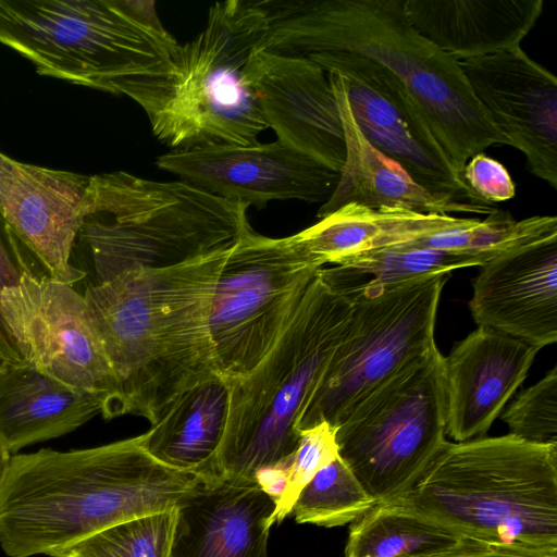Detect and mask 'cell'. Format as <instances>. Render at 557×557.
I'll list each match as a JSON object with an SVG mask.
<instances>
[{"label": "cell", "mask_w": 557, "mask_h": 557, "mask_svg": "<svg viewBox=\"0 0 557 557\" xmlns=\"http://www.w3.org/2000/svg\"><path fill=\"white\" fill-rule=\"evenodd\" d=\"M232 247L125 270L85 290L116 381L114 418L136 414L154 424L181 394L219 373L210 310Z\"/></svg>", "instance_id": "obj_1"}, {"label": "cell", "mask_w": 557, "mask_h": 557, "mask_svg": "<svg viewBox=\"0 0 557 557\" xmlns=\"http://www.w3.org/2000/svg\"><path fill=\"white\" fill-rule=\"evenodd\" d=\"M208 478L162 465L143 434L12 455L0 487V545L9 557H53L116 523L174 509Z\"/></svg>", "instance_id": "obj_2"}, {"label": "cell", "mask_w": 557, "mask_h": 557, "mask_svg": "<svg viewBox=\"0 0 557 557\" xmlns=\"http://www.w3.org/2000/svg\"><path fill=\"white\" fill-rule=\"evenodd\" d=\"M267 28L257 51L307 57L348 52L392 71L422 110L458 171L505 137L494 126L458 62L424 38L405 0H259Z\"/></svg>", "instance_id": "obj_3"}, {"label": "cell", "mask_w": 557, "mask_h": 557, "mask_svg": "<svg viewBox=\"0 0 557 557\" xmlns=\"http://www.w3.org/2000/svg\"><path fill=\"white\" fill-rule=\"evenodd\" d=\"M265 28L259 0L216 2L193 40L107 91L139 104L152 134L173 151L253 145L268 126L243 71Z\"/></svg>", "instance_id": "obj_4"}, {"label": "cell", "mask_w": 557, "mask_h": 557, "mask_svg": "<svg viewBox=\"0 0 557 557\" xmlns=\"http://www.w3.org/2000/svg\"><path fill=\"white\" fill-rule=\"evenodd\" d=\"M354 297L355 286L318 271L269 354L246 376L228 381L220 478L257 482L262 470L289 466L300 418L348 327Z\"/></svg>", "instance_id": "obj_5"}, {"label": "cell", "mask_w": 557, "mask_h": 557, "mask_svg": "<svg viewBox=\"0 0 557 557\" xmlns=\"http://www.w3.org/2000/svg\"><path fill=\"white\" fill-rule=\"evenodd\" d=\"M400 498L462 536L557 546V444L447 441Z\"/></svg>", "instance_id": "obj_6"}, {"label": "cell", "mask_w": 557, "mask_h": 557, "mask_svg": "<svg viewBox=\"0 0 557 557\" xmlns=\"http://www.w3.org/2000/svg\"><path fill=\"white\" fill-rule=\"evenodd\" d=\"M248 208L184 181H151L122 171L92 175L76 240L88 248L102 281L231 248L251 230Z\"/></svg>", "instance_id": "obj_7"}, {"label": "cell", "mask_w": 557, "mask_h": 557, "mask_svg": "<svg viewBox=\"0 0 557 557\" xmlns=\"http://www.w3.org/2000/svg\"><path fill=\"white\" fill-rule=\"evenodd\" d=\"M0 44L40 75L103 91L178 46L154 1L124 0H0Z\"/></svg>", "instance_id": "obj_8"}, {"label": "cell", "mask_w": 557, "mask_h": 557, "mask_svg": "<svg viewBox=\"0 0 557 557\" xmlns=\"http://www.w3.org/2000/svg\"><path fill=\"white\" fill-rule=\"evenodd\" d=\"M444 356L434 346L359 399L336 426L338 456L376 504L406 495L445 438Z\"/></svg>", "instance_id": "obj_9"}, {"label": "cell", "mask_w": 557, "mask_h": 557, "mask_svg": "<svg viewBox=\"0 0 557 557\" xmlns=\"http://www.w3.org/2000/svg\"><path fill=\"white\" fill-rule=\"evenodd\" d=\"M450 273L399 283L357 282L348 327L298 424L337 426L380 383L435 344L437 307Z\"/></svg>", "instance_id": "obj_10"}, {"label": "cell", "mask_w": 557, "mask_h": 557, "mask_svg": "<svg viewBox=\"0 0 557 557\" xmlns=\"http://www.w3.org/2000/svg\"><path fill=\"white\" fill-rule=\"evenodd\" d=\"M318 271L292 236L271 238L251 228L236 242L210 310V334L223 377L242 379L262 361Z\"/></svg>", "instance_id": "obj_11"}, {"label": "cell", "mask_w": 557, "mask_h": 557, "mask_svg": "<svg viewBox=\"0 0 557 557\" xmlns=\"http://www.w3.org/2000/svg\"><path fill=\"white\" fill-rule=\"evenodd\" d=\"M307 57L327 74L337 76L362 135L416 183L436 196L485 205L466 184L419 104L392 71L355 53Z\"/></svg>", "instance_id": "obj_12"}, {"label": "cell", "mask_w": 557, "mask_h": 557, "mask_svg": "<svg viewBox=\"0 0 557 557\" xmlns=\"http://www.w3.org/2000/svg\"><path fill=\"white\" fill-rule=\"evenodd\" d=\"M0 314L24 360L40 372L107 400L114 418L116 381L83 294L26 272L0 294Z\"/></svg>", "instance_id": "obj_13"}, {"label": "cell", "mask_w": 557, "mask_h": 557, "mask_svg": "<svg viewBox=\"0 0 557 557\" xmlns=\"http://www.w3.org/2000/svg\"><path fill=\"white\" fill-rule=\"evenodd\" d=\"M159 169L215 196L263 208L272 200L326 201L339 172L280 140L171 150Z\"/></svg>", "instance_id": "obj_14"}, {"label": "cell", "mask_w": 557, "mask_h": 557, "mask_svg": "<svg viewBox=\"0 0 557 557\" xmlns=\"http://www.w3.org/2000/svg\"><path fill=\"white\" fill-rule=\"evenodd\" d=\"M473 96L529 171L557 188V78L521 47L458 60Z\"/></svg>", "instance_id": "obj_15"}, {"label": "cell", "mask_w": 557, "mask_h": 557, "mask_svg": "<svg viewBox=\"0 0 557 557\" xmlns=\"http://www.w3.org/2000/svg\"><path fill=\"white\" fill-rule=\"evenodd\" d=\"M244 81L277 140L339 172L346 144L326 72L308 57L255 50Z\"/></svg>", "instance_id": "obj_16"}, {"label": "cell", "mask_w": 557, "mask_h": 557, "mask_svg": "<svg viewBox=\"0 0 557 557\" xmlns=\"http://www.w3.org/2000/svg\"><path fill=\"white\" fill-rule=\"evenodd\" d=\"M90 185L91 176L23 163L0 151V214L47 275L69 285L86 275L71 257Z\"/></svg>", "instance_id": "obj_17"}, {"label": "cell", "mask_w": 557, "mask_h": 557, "mask_svg": "<svg viewBox=\"0 0 557 557\" xmlns=\"http://www.w3.org/2000/svg\"><path fill=\"white\" fill-rule=\"evenodd\" d=\"M472 288L469 309L478 326L539 349L557 342V235L491 258Z\"/></svg>", "instance_id": "obj_18"}, {"label": "cell", "mask_w": 557, "mask_h": 557, "mask_svg": "<svg viewBox=\"0 0 557 557\" xmlns=\"http://www.w3.org/2000/svg\"><path fill=\"white\" fill-rule=\"evenodd\" d=\"M539 351L487 326L456 343L444 357L445 433L455 442L485 436Z\"/></svg>", "instance_id": "obj_19"}, {"label": "cell", "mask_w": 557, "mask_h": 557, "mask_svg": "<svg viewBox=\"0 0 557 557\" xmlns=\"http://www.w3.org/2000/svg\"><path fill=\"white\" fill-rule=\"evenodd\" d=\"M275 505L258 482L208 478L175 507L169 557H269Z\"/></svg>", "instance_id": "obj_20"}, {"label": "cell", "mask_w": 557, "mask_h": 557, "mask_svg": "<svg viewBox=\"0 0 557 557\" xmlns=\"http://www.w3.org/2000/svg\"><path fill=\"white\" fill-rule=\"evenodd\" d=\"M327 76L338 103L346 158L334 191L317 213L319 219L349 203L370 209H403L440 215H488L497 210L493 206L458 202L436 196L416 183L397 162L381 153L366 139L351 115L337 76Z\"/></svg>", "instance_id": "obj_21"}, {"label": "cell", "mask_w": 557, "mask_h": 557, "mask_svg": "<svg viewBox=\"0 0 557 557\" xmlns=\"http://www.w3.org/2000/svg\"><path fill=\"white\" fill-rule=\"evenodd\" d=\"M543 5V0H405L414 28L456 61L519 48Z\"/></svg>", "instance_id": "obj_22"}, {"label": "cell", "mask_w": 557, "mask_h": 557, "mask_svg": "<svg viewBox=\"0 0 557 557\" xmlns=\"http://www.w3.org/2000/svg\"><path fill=\"white\" fill-rule=\"evenodd\" d=\"M106 406L103 396L69 386L26 361L0 369V438L11 454L74 431Z\"/></svg>", "instance_id": "obj_23"}, {"label": "cell", "mask_w": 557, "mask_h": 557, "mask_svg": "<svg viewBox=\"0 0 557 557\" xmlns=\"http://www.w3.org/2000/svg\"><path fill=\"white\" fill-rule=\"evenodd\" d=\"M466 218L349 203L292 235L308 260L321 269L354 257L400 246L459 225Z\"/></svg>", "instance_id": "obj_24"}, {"label": "cell", "mask_w": 557, "mask_h": 557, "mask_svg": "<svg viewBox=\"0 0 557 557\" xmlns=\"http://www.w3.org/2000/svg\"><path fill=\"white\" fill-rule=\"evenodd\" d=\"M230 401L228 381L220 373L181 394L143 434L147 453L162 465L203 476L218 475V453Z\"/></svg>", "instance_id": "obj_25"}, {"label": "cell", "mask_w": 557, "mask_h": 557, "mask_svg": "<svg viewBox=\"0 0 557 557\" xmlns=\"http://www.w3.org/2000/svg\"><path fill=\"white\" fill-rule=\"evenodd\" d=\"M461 536L398 498L375 504L351 522L345 556L431 557L451 548Z\"/></svg>", "instance_id": "obj_26"}, {"label": "cell", "mask_w": 557, "mask_h": 557, "mask_svg": "<svg viewBox=\"0 0 557 557\" xmlns=\"http://www.w3.org/2000/svg\"><path fill=\"white\" fill-rule=\"evenodd\" d=\"M557 235L555 215H535L516 221L509 212L496 210L484 220L466 218L459 225L405 244L488 259L520 245ZM404 246V245H401Z\"/></svg>", "instance_id": "obj_27"}, {"label": "cell", "mask_w": 557, "mask_h": 557, "mask_svg": "<svg viewBox=\"0 0 557 557\" xmlns=\"http://www.w3.org/2000/svg\"><path fill=\"white\" fill-rule=\"evenodd\" d=\"M375 504L338 456L304 486L290 513L297 523L333 528L351 523Z\"/></svg>", "instance_id": "obj_28"}, {"label": "cell", "mask_w": 557, "mask_h": 557, "mask_svg": "<svg viewBox=\"0 0 557 557\" xmlns=\"http://www.w3.org/2000/svg\"><path fill=\"white\" fill-rule=\"evenodd\" d=\"M487 260L490 259L476 255L393 246L359 255L335 267L350 278L366 275L379 283H399L432 274L450 273L456 269L481 267Z\"/></svg>", "instance_id": "obj_29"}, {"label": "cell", "mask_w": 557, "mask_h": 557, "mask_svg": "<svg viewBox=\"0 0 557 557\" xmlns=\"http://www.w3.org/2000/svg\"><path fill=\"white\" fill-rule=\"evenodd\" d=\"M175 508L101 530L53 557H169Z\"/></svg>", "instance_id": "obj_30"}, {"label": "cell", "mask_w": 557, "mask_h": 557, "mask_svg": "<svg viewBox=\"0 0 557 557\" xmlns=\"http://www.w3.org/2000/svg\"><path fill=\"white\" fill-rule=\"evenodd\" d=\"M499 417L518 438L557 444V367L520 392Z\"/></svg>", "instance_id": "obj_31"}, {"label": "cell", "mask_w": 557, "mask_h": 557, "mask_svg": "<svg viewBox=\"0 0 557 557\" xmlns=\"http://www.w3.org/2000/svg\"><path fill=\"white\" fill-rule=\"evenodd\" d=\"M338 457L336 428L327 422L301 430L297 447L286 472L282 493L275 500L274 523L290 515L293 505L304 486L323 467Z\"/></svg>", "instance_id": "obj_32"}, {"label": "cell", "mask_w": 557, "mask_h": 557, "mask_svg": "<svg viewBox=\"0 0 557 557\" xmlns=\"http://www.w3.org/2000/svg\"><path fill=\"white\" fill-rule=\"evenodd\" d=\"M29 259L35 258L0 214V294L17 284L24 273L33 272ZM23 362L25 360L0 314V369Z\"/></svg>", "instance_id": "obj_33"}, {"label": "cell", "mask_w": 557, "mask_h": 557, "mask_svg": "<svg viewBox=\"0 0 557 557\" xmlns=\"http://www.w3.org/2000/svg\"><path fill=\"white\" fill-rule=\"evenodd\" d=\"M462 177L470 189L488 206L507 201L516 195V184L507 169L483 152L467 162Z\"/></svg>", "instance_id": "obj_34"}, {"label": "cell", "mask_w": 557, "mask_h": 557, "mask_svg": "<svg viewBox=\"0 0 557 557\" xmlns=\"http://www.w3.org/2000/svg\"><path fill=\"white\" fill-rule=\"evenodd\" d=\"M431 557H557V546L461 536L451 548Z\"/></svg>", "instance_id": "obj_35"}, {"label": "cell", "mask_w": 557, "mask_h": 557, "mask_svg": "<svg viewBox=\"0 0 557 557\" xmlns=\"http://www.w3.org/2000/svg\"><path fill=\"white\" fill-rule=\"evenodd\" d=\"M12 454L5 443L0 438V487L7 476L11 463Z\"/></svg>", "instance_id": "obj_36"}, {"label": "cell", "mask_w": 557, "mask_h": 557, "mask_svg": "<svg viewBox=\"0 0 557 557\" xmlns=\"http://www.w3.org/2000/svg\"><path fill=\"white\" fill-rule=\"evenodd\" d=\"M345 557H352V556H345Z\"/></svg>", "instance_id": "obj_37"}]
</instances>
